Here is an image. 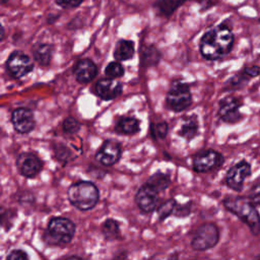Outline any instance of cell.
<instances>
[{
	"instance_id": "obj_26",
	"label": "cell",
	"mask_w": 260,
	"mask_h": 260,
	"mask_svg": "<svg viewBox=\"0 0 260 260\" xmlns=\"http://www.w3.org/2000/svg\"><path fill=\"white\" fill-rule=\"evenodd\" d=\"M176 206H177V202L175 199H169L165 201L157 209V214L159 219H165L170 214H172L175 211Z\"/></svg>"
},
{
	"instance_id": "obj_16",
	"label": "cell",
	"mask_w": 260,
	"mask_h": 260,
	"mask_svg": "<svg viewBox=\"0 0 260 260\" xmlns=\"http://www.w3.org/2000/svg\"><path fill=\"white\" fill-rule=\"evenodd\" d=\"M73 73L78 82L87 83L96 76L98 67L90 59H81L74 66Z\"/></svg>"
},
{
	"instance_id": "obj_15",
	"label": "cell",
	"mask_w": 260,
	"mask_h": 260,
	"mask_svg": "<svg viewBox=\"0 0 260 260\" xmlns=\"http://www.w3.org/2000/svg\"><path fill=\"white\" fill-rule=\"evenodd\" d=\"M94 91L102 100L111 101L122 93V84L115 78H103L95 83Z\"/></svg>"
},
{
	"instance_id": "obj_31",
	"label": "cell",
	"mask_w": 260,
	"mask_h": 260,
	"mask_svg": "<svg viewBox=\"0 0 260 260\" xmlns=\"http://www.w3.org/2000/svg\"><path fill=\"white\" fill-rule=\"evenodd\" d=\"M251 202L254 205H259L260 204V190H254V192H252V194L248 197Z\"/></svg>"
},
{
	"instance_id": "obj_21",
	"label": "cell",
	"mask_w": 260,
	"mask_h": 260,
	"mask_svg": "<svg viewBox=\"0 0 260 260\" xmlns=\"http://www.w3.org/2000/svg\"><path fill=\"white\" fill-rule=\"evenodd\" d=\"M185 1L187 0H157L153 3V8L160 16L169 17Z\"/></svg>"
},
{
	"instance_id": "obj_32",
	"label": "cell",
	"mask_w": 260,
	"mask_h": 260,
	"mask_svg": "<svg viewBox=\"0 0 260 260\" xmlns=\"http://www.w3.org/2000/svg\"><path fill=\"white\" fill-rule=\"evenodd\" d=\"M174 212L177 216H186L187 214H189L190 209L187 207V205L186 206H180V207L176 206Z\"/></svg>"
},
{
	"instance_id": "obj_8",
	"label": "cell",
	"mask_w": 260,
	"mask_h": 260,
	"mask_svg": "<svg viewBox=\"0 0 260 260\" xmlns=\"http://www.w3.org/2000/svg\"><path fill=\"white\" fill-rule=\"evenodd\" d=\"M222 162L221 153L213 149H206L196 153L193 158V169L198 173H205L219 168Z\"/></svg>"
},
{
	"instance_id": "obj_30",
	"label": "cell",
	"mask_w": 260,
	"mask_h": 260,
	"mask_svg": "<svg viewBox=\"0 0 260 260\" xmlns=\"http://www.w3.org/2000/svg\"><path fill=\"white\" fill-rule=\"evenodd\" d=\"M7 259H9V260H26V259H28V255L26 254L25 251L16 249V250H12L7 255Z\"/></svg>"
},
{
	"instance_id": "obj_22",
	"label": "cell",
	"mask_w": 260,
	"mask_h": 260,
	"mask_svg": "<svg viewBox=\"0 0 260 260\" xmlns=\"http://www.w3.org/2000/svg\"><path fill=\"white\" fill-rule=\"evenodd\" d=\"M160 60V53L154 46H144L141 50V64L143 66H153Z\"/></svg>"
},
{
	"instance_id": "obj_2",
	"label": "cell",
	"mask_w": 260,
	"mask_h": 260,
	"mask_svg": "<svg viewBox=\"0 0 260 260\" xmlns=\"http://www.w3.org/2000/svg\"><path fill=\"white\" fill-rule=\"evenodd\" d=\"M223 206L243 222H245L254 236L260 233V215L248 197H228L223 200Z\"/></svg>"
},
{
	"instance_id": "obj_28",
	"label": "cell",
	"mask_w": 260,
	"mask_h": 260,
	"mask_svg": "<svg viewBox=\"0 0 260 260\" xmlns=\"http://www.w3.org/2000/svg\"><path fill=\"white\" fill-rule=\"evenodd\" d=\"M151 130H152L153 137L158 138V139H164L168 134L169 127H168V124L165 121H162V122L152 125Z\"/></svg>"
},
{
	"instance_id": "obj_23",
	"label": "cell",
	"mask_w": 260,
	"mask_h": 260,
	"mask_svg": "<svg viewBox=\"0 0 260 260\" xmlns=\"http://www.w3.org/2000/svg\"><path fill=\"white\" fill-rule=\"evenodd\" d=\"M146 183L149 184L151 187H153L158 192H161V191H165L170 186L171 180L168 175L157 172V173L153 174L152 176H150Z\"/></svg>"
},
{
	"instance_id": "obj_33",
	"label": "cell",
	"mask_w": 260,
	"mask_h": 260,
	"mask_svg": "<svg viewBox=\"0 0 260 260\" xmlns=\"http://www.w3.org/2000/svg\"><path fill=\"white\" fill-rule=\"evenodd\" d=\"M1 29H2V35H1V40H3V39H4V32H5V30H4V27H3V26H2V28H1Z\"/></svg>"
},
{
	"instance_id": "obj_29",
	"label": "cell",
	"mask_w": 260,
	"mask_h": 260,
	"mask_svg": "<svg viewBox=\"0 0 260 260\" xmlns=\"http://www.w3.org/2000/svg\"><path fill=\"white\" fill-rule=\"evenodd\" d=\"M84 0H55L56 4L64 9L76 8L83 3Z\"/></svg>"
},
{
	"instance_id": "obj_3",
	"label": "cell",
	"mask_w": 260,
	"mask_h": 260,
	"mask_svg": "<svg viewBox=\"0 0 260 260\" xmlns=\"http://www.w3.org/2000/svg\"><path fill=\"white\" fill-rule=\"evenodd\" d=\"M70 203L81 211L92 209L100 198L99 189L91 182L80 181L72 184L67 191Z\"/></svg>"
},
{
	"instance_id": "obj_18",
	"label": "cell",
	"mask_w": 260,
	"mask_h": 260,
	"mask_svg": "<svg viewBox=\"0 0 260 260\" xmlns=\"http://www.w3.org/2000/svg\"><path fill=\"white\" fill-rule=\"evenodd\" d=\"M134 43L130 40H119L114 50V57L117 61H126L134 56Z\"/></svg>"
},
{
	"instance_id": "obj_6",
	"label": "cell",
	"mask_w": 260,
	"mask_h": 260,
	"mask_svg": "<svg viewBox=\"0 0 260 260\" xmlns=\"http://www.w3.org/2000/svg\"><path fill=\"white\" fill-rule=\"evenodd\" d=\"M219 240V231L216 224L205 222L195 232L191 246L195 251H205L214 247Z\"/></svg>"
},
{
	"instance_id": "obj_12",
	"label": "cell",
	"mask_w": 260,
	"mask_h": 260,
	"mask_svg": "<svg viewBox=\"0 0 260 260\" xmlns=\"http://www.w3.org/2000/svg\"><path fill=\"white\" fill-rule=\"evenodd\" d=\"M16 167L25 178L36 177L43 169V161L32 152H22L16 158Z\"/></svg>"
},
{
	"instance_id": "obj_19",
	"label": "cell",
	"mask_w": 260,
	"mask_h": 260,
	"mask_svg": "<svg viewBox=\"0 0 260 260\" xmlns=\"http://www.w3.org/2000/svg\"><path fill=\"white\" fill-rule=\"evenodd\" d=\"M53 46L50 44H38L32 49L34 59L42 66H48L53 56Z\"/></svg>"
},
{
	"instance_id": "obj_20",
	"label": "cell",
	"mask_w": 260,
	"mask_h": 260,
	"mask_svg": "<svg viewBox=\"0 0 260 260\" xmlns=\"http://www.w3.org/2000/svg\"><path fill=\"white\" fill-rule=\"evenodd\" d=\"M115 130L119 134L133 135L139 131V121L134 117H123L117 122Z\"/></svg>"
},
{
	"instance_id": "obj_9",
	"label": "cell",
	"mask_w": 260,
	"mask_h": 260,
	"mask_svg": "<svg viewBox=\"0 0 260 260\" xmlns=\"http://www.w3.org/2000/svg\"><path fill=\"white\" fill-rule=\"evenodd\" d=\"M243 105L241 99L237 96H225L219 102L218 116L225 123H238L242 119L240 109Z\"/></svg>"
},
{
	"instance_id": "obj_4",
	"label": "cell",
	"mask_w": 260,
	"mask_h": 260,
	"mask_svg": "<svg viewBox=\"0 0 260 260\" xmlns=\"http://www.w3.org/2000/svg\"><path fill=\"white\" fill-rule=\"evenodd\" d=\"M75 234V224L66 217H53L45 232L47 243L53 245H66L71 242Z\"/></svg>"
},
{
	"instance_id": "obj_27",
	"label": "cell",
	"mask_w": 260,
	"mask_h": 260,
	"mask_svg": "<svg viewBox=\"0 0 260 260\" xmlns=\"http://www.w3.org/2000/svg\"><path fill=\"white\" fill-rule=\"evenodd\" d=\"M79 129H80V124L76 119H74L72 117H68L64 120V122H63V131L65 133L74 134V133L78 132Z\"/></svg>"
},
{
	"instance_id": "obj_14",
	"label": "cell",
	"mask_w": 260,
	"mask_h": 260,
	"mask_svg": "<svg viewBox=\"0 0 260 260\" xmlns=\"http://www.w3.org/2000/svg\"><path fill=\"white\" fill-rule=\"evenodd\" d=\"M11 123L14 130L20 134L29 133L36 125L32 112L26 108L15 109L11 115Z\"/></svg>"
},
{
	"instance_id": "obj_5",
	"label": "cell",
	"mask_w": 260,
	"mask_h": 260,
	"mask_svg": "<svg viewBox=\"0 0 260 260\" xmlns=\"http://www.w3.org/2000/svg\"><path fill=\"white\" fill-rule=\"evenodd\" d=\"M167 106L174 112H183L192 103V95L186 83L175 81L172 83L167 93Z\"/></svg>"
},
{
	"instance_id": "obj_24",
	"label": "cell",
	"mask_w": 260,
	"mask_h": 260,
	"mask_svg": "<svg viewBox=\"0 0 260 260\" xmlns=\"http://www.w3.org/2000/svg\"><path fill=\"white\" fill-rule=\"evenodd\" d=\"M103 235L107 240H116L120 236V228L117 220L113 218L107 219L102 225Z\"/></svg>"
},
{
	"instance_id": "obj_1",
	"label": "cell",
	"mask_w": 260,
	"mask_h": 260,
	"mask_svg": "<svg viewBox=\"0 0 260 260\" xmlns=\"http://www.w3.org/2000/svg\"><path fill=\"white\" fill-rule=\"evenodd\" d=\"M234 34L224 23L207 30L201 38L199 50L206 60H217L229 54L234 45Z\"/></svg>"
},
{
	"instance_id": "obj_25",
	"label": "cell",
	"mask_w": 260,
	"mask_h": 260,
	"mask_svg": "<svg viewBox=\"0 0 260 260\" xmlns=\"http://www.w3.org/2000/svg\"><path fill=\"white\" fill-rule=\"evenodd\" d=\"M105 74L110 78H119L124 74V67L118 62H110L105 68Z\"/></svg>"
},
{
	"instance_id": "obj_7",
	"label": "cell",
	"mask_w": 260,
	"mask_h": 260,
	"mask_svg": "<svg viewBox=\"0 0 260 260\" xmlns=\"http://www.w3.org/2000/svg\"><path fill=\"white\" fill-rule=\"evenodd\" d=\"M8 72L15 78H21L34 69L30 57L21 51H13L6 62Z\"/></svg>"
},
{
	"instance_id": "obj_13",
	"label": "cell",
	"mask_w": 260,
	"mask_h": 260,
	"mask_svg": "<svg viewBox=\"0 0 260 260\" xmlns=\"http://www.w3.org/2000/svg\"><path fill=\"white\" fill-rule=\"evenodd\" d=\"M158 193L157 190L145 183L138 189L135 195V202L138 208L144 213L153 211L158 203Z\"/></svg>"
},
{
	"instance_id": "obj_11",
	"label": "cell",
	"mask_w": 260,
	"mask_h": 260,
	"mask_svg": "<svg viewBox=\"0 0 260 260\" xmlns=\"http://www.w3.org/2000/svg\"><path fill=\"white\" fill-rule=\"evenodd\" d=\"M122 155L121 145L114 139L104 141L101 148L95 153V159L103 166L110 167L115 165Z\"/></svg>"
},
{
	"instance_id": "obj_10",
	"label": "cell",
	"mask_w": 260,
	"mask_h": 260,
	"mask_svg": "<svg viewBox=\"0 0 260 260\" xmlns=\"http://www.w3.org/2000/svg\"><path fill=\"white\" fill-rule=\"evenodd\" d=\"M251 175V166L246 160H241L234 165L225 175V184L234 191L240 192L243 189L244 182Z\"/></svg>"
},
{
	"instance_id": "obj_34",
	"label": "cell",
	"mask_w": 260,
	"mask_h": 260,
	"mask_svg": "<svg viewBox=\"0 0 260 260\" xmlns=\"http://www.w3.org/2000/svg\"><path fill=\"white\" fill-rule=\"evenodd\" d=\"M7 1H8V0H1V3H2V4H5Z\"/></svg>"
},
{
	"instance_id": "obj_17",
	"label": "cell",
	"mask_w": 260,
	"mask_h": 260,
	"mask_svg": "<svg viewBox=\"0 0 260 260\" xmlns=\"http://www.w3.org/2000/svg\"><path fill=\"white\" fill-rule=\"evenodd\" d=\"M198 132V120L197 117L192 115L185 117L180 125L178 134L183 137L185 140L190 141L192 140Z\"/></svg>"
}]
</instances>
